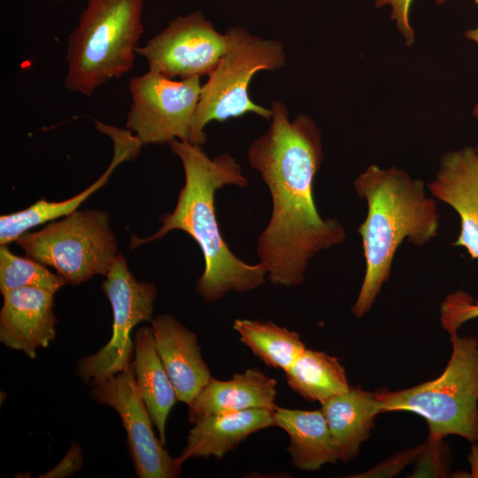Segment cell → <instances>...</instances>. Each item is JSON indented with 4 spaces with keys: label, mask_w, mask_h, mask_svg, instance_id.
Instances as JSON below:
<instances>
[{
    "label": "cell",
    "mask_w": 478,
    "mask_h": 478,
    "mask_svg": "<svg viewBox=\"0 0 478 478\" xmlns=\"http://www.w3.org/2000/svg\"><path fill=\"white\" fill-rule=\"evenodd\" d=\"M270 109L268 128L247 151L272 198L257 253L270 282L292 287L304 282L315 255L342 243L346 234L337 220L320 215L313 199V181L324 156L318 125L304 113L290 120L281 101H273Z\"/></svg>",
    "instance_id": "6da1fadb"
},
{
    "label": "cell",
    "mask_w": 478,
    "mask_h": 478,
    "mask_svg": "<svg viewBox=\"0 0 478 478\" xmlns=\"http://www.w3.org/2000/svg\"><path fill=\"white\" fill-rule=\"evenodd\" d=\"M168 144L183 166L184 186L173 211L160 219L161 227L147 238L133 235L130 248L158 240L172 230L186 232L204 256V269L197 281L196 292L206 302L217 301L229 291H249L265 283V266L260 262L248 264L233 253L216 216L214 199L219 189L248 185L240 164L227 153L210 158L202 146L186 141L174 139Z\"/></svg>",
    "instance_id": "7a4b0ae2"
},
{
    "label": "cell",
    "mask_w": 478,
    "mask_h": 478,
    "mask_svg": "<svg viewBox=\"0 0 478 478\" xmlns=\"http://www.w3.org/2000/svg\"><path fill=\"white\" fill-rule=\"evenodd\" d=\"M353 185L367 206L366 219L358 228L366 271L351 308L355 317L362 318L389 280L399 245L405 240L418 247L430 242L438 233L439 212L425 183L396 166L370 165Z\"/></svg>",
    "instance_id": "3957f363"
},
{
    "label": "cell",
    "mask_w": 478,
    "mask_h": 478,
    "mask_svg": "<svg viewBox=\"0 0 478 478\" xmlns=\"http://www.w3.org/2000/svg\"><path fill=\"white\" fill-rule=\"evenodd\" d=\"M143 0H87L67 36L65 88L90 96L134 66L144 27Z\"/></svg>",
    "instance_id": "277c9868"
},
{
    "label": "cell",
    "mask_w": 478,
    "mask_h": 478,
    "mask_svg": "<svg viewBox=\"0 0 478 478\" xmlns=\"http://www.w3.org/2000/svg\"><path fill=\"white\" fill-rule=\"evenodd\" d=\"M451 354L436 379L413 387L374 391L381 412H408L421 416L429 435L478 439V339L451 335Z\"/></svg>",
    "instance_id": "5b68a950"
},
{
    "label": "cell",
    "mask_w": 478,
    "mask_h": 478,
    "mask_svg": "<svg viewBox=\"0 0 478 478\" xmlns=\"http://www.w3.org/2000/svg\"><path fill=\"white\" fill-rule=\"evenodd\" d=\"M26 256L54 267L67 283L81 284L108 274L119 255L116 238L104 211H74L17 240Z\"/></svg>",
    "instance_id": "8992f818"
},
{
    "label": "cell",
    "mask_w": 478,
    "mask_h": 478,
    "mask_svg": "<svg viewBox=\"0 0 478 478\" xmlns=\"http://www.w3.org/2000/svg\"><path fill=\"white\" fill-rule=\"evenodd\" d=\"M286 55L281 42L249 35L219 62L202 85L188 143L203 146L205 126L212 121L254 113L271 120V109L250 98V82L260 71H275L285 66Z\"/></svg>",
    "instance_id": "52a82bcc"
},
{
    "label": "cell",
    "mask_w": 478,
    "mask_h": 478,
    "mask_svg": "<svg viewBox=\"0 0 478 478\" xmlns=\"http://www.w3.org/2000/svg\"><path fill=\"white\" fill-rule=\"evenodd\" d=\"M250 33L235 26L220 33L200 11L173 19L136 54L149 70L181 80L209 76L220 59Z\"/></svg>",
    "instance_id": "ba28073f"
},
{
    "label": "cell",
    "mask_w": 478,
    "mask_h": 478,
    "mask_svg": "<svg viewBox=\"0 0 478 478\" xmlns=\"http://www.w3.org/2000/svg\"><path fill=\"white\" fill-rule=\"evenodd\" d=\"M102 289L112 309V337L95 354L83 357L76 366L77 375L91 386L130 367L134 351L131 331L140 322L151 321L157 297L156 286L138 281L122 255L114 259Z\"/></svg>",
    "instance_id": "9c48e42d"
},
{
    "label": "cell",
    "mask_w": 478,
    "mask_h": 478,
    "mask_svg": "<svg viewBox=\"0 0 478 478\" xmlns=\"http://www.w3.org/2000/svg\"><path fill=\"white\" fill-rule=\"evenodd\" d=\"M202 85L200 77L175 81L152 70L132 77L127 129L143 146L189 142Z\"/></svg>",
    "instance_id": "30bf717a"
},
{
    "label": "cell",
    "mask_w": 478,
    "mask_h": 478,
    "mask_svg": "<svg viewBox=\"0 0 478 478\" xmlns=\"http://www.w3.org/2000/svg\"><path fill=\"white\" fill-rule=\"evenodd\" d=\"M90 396L98 404L112 407L126 429L130 454L139 478H175L181 465L172 458L157 438L153 421L138 386L135 367L94 385Z\"/></svg>",
    "instance_id": "8fae6325"
},
{
    "label": "cell",
    "mask_w": 478,
    "mask_h": 478,
    "mask_svg": "<svg viewBox=\"0 0 478 478\" xmlns=\"http://www.w3.org/2000/svg\"><path fill=\"white\" fill-rule=\"evenodd\" d=\"M431 196L451 206L460 220L454 246L464 247L478 259V154L466 146L444 153L435 178L428 183ZM478 303V299L475 301Z\"/></svg>",
    "instance_id": "7c38bea8"
},
{
    "label": "cell",
    "mask_w": 478,
    "mask_h": 478,
    "mask_svg": "<svg viewBox=\"0 0 478 478\" xmlns=\"http://www.w3.org/2000/svg\"><path fill=\"white\" fill-rule=\"evenodd\" d=\"M0 311V341L35 358L38 348L56 337L54 293L32 287L4 292Z\"/></svg>",
    "instance_id": "4fadbf2b"
},
{
    "label": "cell",
    "mask_w": 478,
    "mask_h": 478,
    "mask_svg": "<svg viewBox=\"0 0 478 478\" xmlns=\"http://www.w3.org/2000/svg\"><path fill=\"white\" fill-rule=\"evenodd\" d=\"M98 131L107 135L113 142V158L105 172L89 188L79 194L60 201L49 202L40 199L29 207L0 217V245H8L30 228L65 217L74 211L89 196L105 185L113 170L122 162L134 160L143 146L140 140L128 129L96 121Z\"/></svg>",
    "instance_id": "5bb4252c"
},
{
    "label": "cell",
    "mask_w": 478,
    "mask_h": 478,
    "mask_svg": "<svg viewBox=\"0 0 478 478\" xmlns=\"http://www.w3.org/2000/svg\"><path fill=\"white\" fill-rule=\"evenodd\" d=\"M150 322L157 351L178 400L189 405L212 377L197 337L170 314L158 315Z\"/></svg>",
    "instance_id": "9a60e30c"
},
{
    "label": "cell",
    "mask_w": 478,
    "mask_h": 478,
    "mask_svg": "<svg viewBox=\"0 0 478 478\" xmlns=\"http://www.w3.org/2000/svg\"><path fill=\"white\" fill-rule=\"evenodd\" d=\"M276 380L256 368L235 374L229 380L211 377L199 394L188 405L190 423L211 414L248 409L274 411Z\"/></svg>",
    "instance_id": "2e32d148"
},
{
    "label": "cell",
    "mask_w": 478,
    "mask_h": 478,
    "mask_svg": "<svg viewBox=\"0 0 478 478\" xmlns=\"http://www.w3.org/2000/svg\"><path fill=\"white\" fill-rule=\"evenodd\" d=\"M273 414L272 410L258 408L204 416L193 423L176 459L181 465L192 458L220 459L251 434L274 426Z\"/></svg>",
    "instance_id": "e0dca14e"
},
{
    "label": "cell",
    "mask_w": 478,
    "mask_h": 478,
    "mask_svg": "<svg viewBox=\"0 0 478 478\" xmlns=\"http://www.w3.org/2000/svg\"><path fill=\"white\" fill-rule=\"evenodd\" d=\"M321 412L336 444L339 460L356 458L361 444L374 427L375 417L382 413L374 391L351 387L321 404Z\"/></svg>",
    "instance_id": "ac0fdd59"
},
{
    "label": "cell",
    "mask_w": 478,
    "mask_h": 478,
    "mask_svg": "<svg viewBox=\"0 0 478 478\" xmlns=\"http://www.w3.org/2000/svg\"><path fill=\"white\" fill-rule=\"evenodd\" d=\"M274 426L289 436L288 451L292 464L303 471H315L339 460V453L321 410L276 407Z\"/></svg>",
    "instance_id": "d6986e66"
},
{
    "label": "cell",
    "mask_w": 478,
    "mask_h": 478,
    "mask_svg": "<svg viewBox=\"0 0 478 478\" xmlns=\"http://www.w3.org/2000/svg\"><path fill=\"white\" fill-rule=\"evenodd\" d=\"M135 377L159 439L166 444L169 412L178 400L176 390L156 349L151 327H142L134 339Z\"/></svg>",
    "instance_id": "ffe728a7"
},
{
    "label": "cell",
    "mask_w": 478,
    "mask_h": 478,
    "mask_svg": "<svg viewBox=\"0 0 478 478\" xmlns=\"http://www.w3.org/2000/svg\"><path fill=\"white\" fill-rule=\"evenodd\" d=\"M284 373L290 389L320 404L351 388L338 358L324 351L305 348Z\"/></svg>",
    "instance_id": "44dd1931"
},
{
    "label": "cell",
    "mask_w": 478,
    "mask_h": 478,
    "mask_svg": "<svg viewBox=\"0 0 478 478\" xmlns=\"http://www.w3.org/2000/svg\"><path fill=\"white\" fill-rule=\"evenodd\" d=\"M241 342L266 366L286 371L305 349L299 334L271 321L236 319Z\"/></svg>",
    "instance_id": "7402d4cb"
},
{
    "label": "cell",
    "mask_w": 478,
    "mask_h": 478,
    "mask_svg": "<svg viewBox=\"0 0 478 478\" xmlns=\"http://www.w3.org/2000/svg\"><path fill=\"white\" fill-rule=\"evenodd\" d=\"M45 265L28 257L13 254L8 245L0 246V292L32 287L55 294L67 283L58 274L51 273Z\"/></svg>",
    "instance_id": "603a6c76"
},
{
    "label": "cell",
    "mask_w": 478,
    "mask_h": 478,
    "mask_svg": "<svg viewBox=\"0 0 478 478\" xmlns=\"http://www.w3.org/2000/svg\"><path fill=\"white\" fill-rule=\"evenodd\" d=\"M412 473L409 477L443 478L450 474L451 453L443 437L428 436L415 459Z\"/></svg>",
    "instance_id": "cb8c5ba5"
},
{
    "label": "cell",
    "mask_w": 478,
    "mask_h": 478,
    "mask_svg": "<svg viewBox=\"0 0 478 478\" xmlns=\"http://www.w3.org/2000/svg\"><path fill=\"white\" fill-rule=\"evenodd\" d=\"M478 318V303L466 291L458 289L445 297L440 306V322L451 335L473 319Z\"/></svg>",
    "instance_id": "d4e9b609"
},
{
    "label": "cell",
    "mask_w": 478,
    "mask_h": 478,
    "mask_svg": "<svg viewBox=\"0 0 478 478\" xmlns=\"http://www.w3.org/2000/svg\"><path fill=\"white\" fill-rule=\"evenodd\" d=\"M423 447V443L405 449L374 467L354 475L352 478H390L400 474L408 465L414 462Z\"/></svg>",
    "instance_id": "484cf974"
},
{
    "label": "cell",
    "mask_w": 478,
    "mask_h": 478,
    "mask_svg": "<svg viewBox=\"0 0 478 478\" xmlns=\"http://www.w3.org/2000/svg\"><path fill=\"white\" fill-rule=\"evenodd\" d=\"M413 0H374L376 8L389 6L390 19L395 22L397 30L404 37L407 46L415 41L414 29L410 22V10Z\"/></svg>",
    "instance_id": "4316f807"
},
{
    "label": "cell",
    "mask_w": 478,
    "mask_h": 478,
    "mask_svg": "<svg viewBox=\"0 0 478 478\" xmlns=\"http://www.w3.org/2000/svg\"><path fill=\"white\" fill-rule=\"evenodd\" d=\"M82 463L81 448L75 444L71 447L63 460L52 470L49 471L47 477H63L78 470Z\"/></svg>",
    "instance_id": "83f0119b"
},
{
    "label": "cell",
    "mask_w": 478,
    "mask_h": 478,
    "mask_svg": "<svg viewBox=\"0 0 478 478\" xmlns=\"http://www.w3.org/2000/svg\"><path fill=\"white\" fill-rule=\"evenodd\" d=\"M467 461L470 466L468 477L478 478V439L473 442L470 453L467 456Z\"/></svg>",
    "instance_id": "f1b7e54d"
},
{
    "label": "cell",
    "mask_w": 478,
    "mask_h": 478,
    "mask_svg": "<svg viewBox=\"0 0 478 478\" xmlns=\"http://www.w3.org/2000/svg\"><path fill=\"white\" fill-rule=\"evenodd\" d=\"M447 0H436V4H443V3H445ZM477 6H478V0H474ZM465 36L466 39L470 40V41H473L475 43L478 44V25L474 29H468L465 32Z\"/></svg>",
    "instance_id": "f546056e"
},
{
    "label": "cell",
    "mask_w": 478,
    "mask_h": 478,
    "mask_svg": "<svg viewBox=\"0 0 478 478\" xmlns=\"http://www.w3.org/2000/svg\"><path fill=\"white\" fill-rule=\"evenodd\" d=\"M473 115L475 119H478V103L474 105L473 109Z\"/></svg>",
    "instance_id": "4dcf8cb0"
},
{
    "label": "cell",
    "mask_w": 478,
    "mask_h": 478,
    "mask_svg": "<svg viewBox=\"0 0 478 478\" xmlns=\"http://www.w3.org/2000/svg\"><path fill=\"white\" fill-rule=\"evenodd\" d=\"M475 150H476V152H477V154H478V146L475 147Z\"/></svg>",
    "instance_id": "1f68e13d"
},
{
    "label": "cell",
    "mask_w": 478,
    "mask_h": 478,
    "mask_svg": "<svg viewBox=\"0 0 478 478\" xmlns=\"http://www.w3.org/2000/svg\"><path fill=\"white\" fill-rule=\"evenodd\" d=\"M54 1H57V2H58V1H61V0H54Z\"/></svg>",
    "instance_id": "d6a6232c"
}]
</instances>
